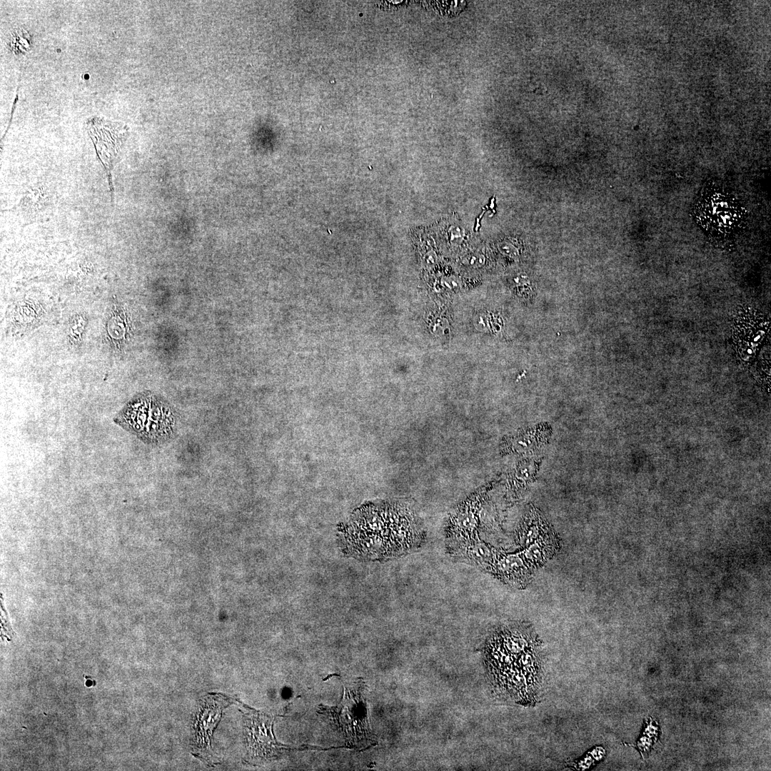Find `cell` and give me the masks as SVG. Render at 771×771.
Returning <instances> with one entry per match:
<instances>
[{
    "label": "cell",
    "mask_w": 771,
    "mask_h": 771,
    "mask_svg": "<svg viewBox=\"0 0 771 771\" xmlns=\"http://www.w3.org/2000/svg\"><path fill=\"white\" fill-rule=\"evenodd\" d=\"M745 319L746 320L744 321V322L741 321L745 326H742L738 322L735 328V330H738L737 334L738 336L736 337H737V341H739V351L742 352V351H745V353L748 354L750 348H751V353L752 354V353L755 351V348H757L760 343V341L762 339L763 327L762 325L759 326H755L757 322L755 320L752 321V324H751V326H748L747 318Z\"/></svg>",
    "instance_id": "5bb4252c"
},
{
    "label": "cell",
    "mask_w": 771,
    "mask_h": 771,
    "mask_svg": "<svg viewBox=\"0 0 771 771\" xmlns=\"http://www.w3.org/2000/svg\"><path fill=\"white\" fill-rule=\"evenodd\" d=\"M151 403L146 396L131 400L114 418V422L139 438L148 422Z\"/></svg>",
    "instance_id": "8fae6325"
},
{
    "label": "cell",
    "mask_w": 771,
    "mask_h": 771,
    "mask_svg": "<svg viewBox=\"0 0 771 771\" xmlns=\"http://www.w3.org/2000/svg\"><path fill=\"white\" fill-rule=\"evenodd\" d=\"M550 527L536 509L530 508L520 523L516 533L518 545L525 548L533 543Z\"/></svg>",
    "instance_id": "4fadbf2b"
},
{
    "label": "cell",
    "mask_w": 771,
    "mask_h": 771,
    "mask_svg": "<svg viewBox=\"0 0 771 771\" xmlns=\"http://www.w3.org/2000/svg\"><path fill=\"white\" fill-rule=\"evenodd\" d=\"M490 487L479 488L450 511L445 528V542L479 536L480 530L486 529L491 518Z\"/></svg>",
    "instance_id": "277c9868"
},
{
    "label": "cell",
    "mask_w": 771,
    "mask_h": 771,
    "mask_svg": "<svg viewBox=\"0 0 771 771\" xmlns=\"http://www.w3.org/2000/svg\"><path fill=\"white\" fill-rule=\"evenodd\" d=\"M14 36L13 38V44L14 49L16 50L25 51V49L27 48L29 45V44H27L29 42L27 41V39L24 38L25 34H23L21 31L15 32V34L14 33Z\"/></svg>",
    "instance_id": "9a60e30c"
},
{
    "label": "cell",
    "mask_w": 771,
    "mask_h": 771,
    "mask_svg": "<svg viewBox=\"0 0 771 771\" xmlns=\"http://www.w3.org/2000/svg\"><path fill=\"white\" fill-rule=\"evenodd\" d=\"M537 638L525 626H506L484 646V662L492 684L518 704L535 700L540 665Z\"/></svg>",
    "instance_id": "7a4b0ae2"
},
{
    "label": "cell",
    "mask_w": 771,
    "mask_h": 771,
    "mask_svg": "<svg viewBox=\"0 0 771 771\" xmlns=\"http://www.w3.org/2000/svg\"><path fill=\"white\" fill-rule=\"evenodd\" d=\"M446 553L453 560L476 567L487 573L502 550L481 540L473 538L445 542Z\"/></svg>",
    "instance_id": "52a82bcc"
},
{
    "label": "cell",
    "mask_w": 771,
    "mask_h": 771,
    "mask_svg": "<svg viewBox=\"0 0 771 771\" xmlns=\"http://www.w3.org/2000/svg\"><path fill=\"white\" fill-rule=\"evenodd\" d=\"M533 571L520 551L506 553L501 550L487 573L504 584L522 589L531 581Z\"/></svg>",
    "instance_id": "9c48e42d"
},
{
    "label": "cell",
    "mask_w": 771,
    "mask_h": 771,
    "mask_svg": "<svg viewBox=\"0 0 771 771\" xmlns=\"http://www.w3.org/2000/svg\"><path fill=\"white\" fill-rule=\"evenodd\" d=\"M87 129L94 144L98 158L106 173L111 201H113L114 186L111 173L114 166L121 158L127 129L119 123L97 117L88 121Z\"/></svg>",
    "instance_id": "5b68a950"
},
{
    "label": "cell",
    "mask_w": 771,
    "mask_h": 771,
    "mask_svg": "<svg viewBox=\"0 0 771 771\" xmlns=\"http://www.w3.org/2000/svg\"><path fill=\"white\" fill-rule=\"evenodd\" d=\"M694 214L710 241L722 248L732 246L746 224L745 208L724 188L710 184L701 191Z\"/></svg>",
    "instance_id": "3957f363"
},
{
    "label": "cell",
    "mask_w": 771,
    "mask_h": 771,
    "mask_svg": "<svg viewBox=\"0 0 771 771\" xmlns=\"http://www.w3.org/2000/svg\"><path fill=\"white\" fill-rule=\"evenodd\" d=\"M244 712L248 756L251 760H267L278 757L283 745L277 742L273 734L274 717L246 708Z\"/></svg>",
    "instance_id": "8992f818"
},
{
    "label": "cell",
    "mask_w": 771,
    "mask_h": 771,
    "mask_svg": "<svg viewBox=\"0 0 771 771\" xmlns=\"http://www.w3.org/2000/svg\"><path fill=\"white\" fill-rule=\"evenodd\" d=\"M176 416L169 406L152 401L148 422L139 440L147 445H160L168 441L176 433Z\"/></svg>",
    "instance_id": "30bf717a"
},
{
    "label": "cell",
    "mask_w": 771,
    "mask_h": 771,
    "mask_svg": "<svg viewBox=\"0 0 771 771\" xmlns=\"http://www.w3.org/2000/svg\"><path fill=\"white\" fill-rule=\"evenodd\" d=\"M425 533L410 502L366 504L338 529L341 550L361 560H384L421 546Z\"/></svg>",
    "instance_id": "6da1fadb"
},
{
    "label": "cell",
    "mask_w": 771,
    "mask_h": 771,
    "mask_svg": "<svg viewBox=\"0 0 771 771\" xmlns=\"http://www.w3.org/2000/svg\"><path fill=\"white\" fill-rule=\"evenodd\" d=\"M560 548V540L550 528L520 552L528 565L534 570L551 559Z\"/></svg>",
    "instance_id": "7c38bea8"
},
{
    "label": "cell",
    "mask_w": 771,
    "mask_h": 771,
    "mask_svg": "<svg viewBox=\"0 0 771 771\" xmlns=\"http://www.w3.org/2000/svg\"><path fill=\"white\" fill-rule=\"evenodd\" d=\"M226 700L221 696H208L204 699L200 707L196 723L194 748L197 755L208 761L211 756L210 737L220 720Z\"/></svg>",
    "instance_id": "ba28073f"
}]
</instances>
